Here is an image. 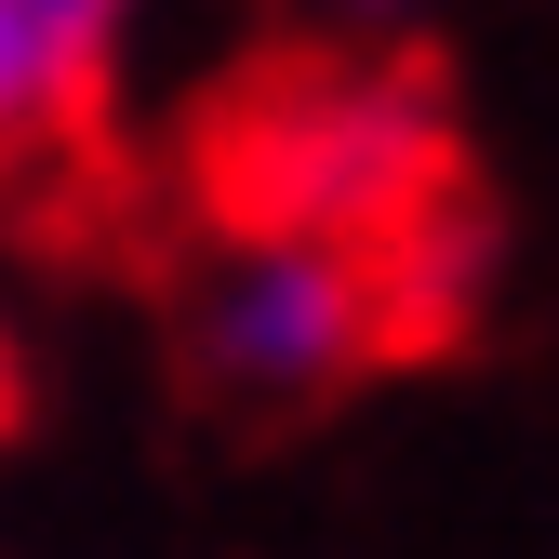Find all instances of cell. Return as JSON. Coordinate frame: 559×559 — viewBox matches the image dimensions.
<instances>
[{
    "instance_id": "cell-3",
    "label": "cell",
    "mask_w": 559,
    "mask_h": 559,
    "mask_svg": "<svg viewBox=\"0 0 559 559\" xmlns=\"http://www.w3.org/2000/svg\"><path fill=\"white\" fill-rule=\"evenodd\" d=\"M307 14H333V27H400V14H427V0H307Z\"/></svg>"
},
{
    "instance_id": "cell-4",
    "label": "cell",
    "mask_w": 559,
    "mask_h": 559,
    "mask_svg": "<svg viewBox=\"0 0 559 559\" xmlns=\"http://www.w3.org/2000/svg\"><path fill=\"white\" fill-rule=\"evenodd\" d=\"M14 400H27V373H14V320H0V427H14Z\"/></svg>"
},
{
    "instance_id": "cell-1",
    "label": "cell",
    "mask_w": 559,
    "mask_h": 559,
    "mask_svg": "<svg viewBox=\"0 0 559 559\" xmlns=\"http://www.w3.org/2000/svg\"><path fill=\"white\" fill-rule=\"evenodd\" d=\"M174 333L227 413H307L427 333V240L227 214L174 294Z\"/></svg>"
},
{
    "instance_id": "cell-2",
    "label": "cell",
    "mask_w": 559,
    "mask_h": 559,
    "mask_svg": "<svg viewBox=\"0 0 559 559\" xmlns=\"http://www.w3.org/2000/svg\"><path fill=\"white\" fill-rule=\"evenodd\" d=\"M147 0H0V174H27L53 133H81Z\"/></svg>"
}]
</instances>
